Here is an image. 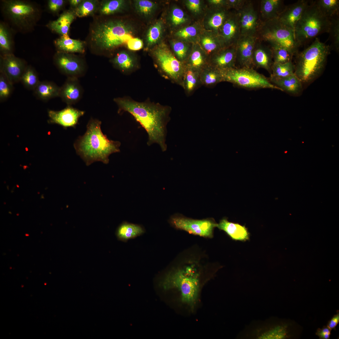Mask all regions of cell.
Returning <instances> with one entry per match:
<instances>
[{
  "label": "cell",
  "instance_id": "cell-53",
  "mask_svg": "<svg viewBox=\"0 0 339 339\" xmlns=\"http://www.w3.org/2000/svg\"><path fill=\"white\" fill-rule=\"evenodd\" d=\"M246 2L244 0H229L226 1V4L237 11L242 8Z\"/></svg>",
  "mask_w": 339,
  "mask_h": 339
},
{
  "label": "cell",
  "instance_id": "cell-46",
  "mask_svg": "<svg viewBox=\"0 0 339 339\" xmlns=\"http://www.w3.org/2000/svg\"><path fill=\"white\" fill-rule=\"evenodd\" d=\"M271 49L273 62L284 63L291 61L293 55L288 50L282 48Z\"/></svg>",
  "mask_w": 339,
  "mask_h": 339
},
{
  "label": "cell",
  "instance_id": "cell-54",
  "mask_svg": "<svg viewBox=\"0 0 339 339\" xmlns=\"http://www.w3.org/2000/svg\"><path fill=\"white\" fill-rule=\"evenodd\" d=\"M186 4L188 8L194 12H198L200 10L201 3L200 0H188Z\"/></svg>",
  "mask_w": 339,
  "mask_h": 339
},
{
  "label": "cell",
  "instance_id": "cell-25",
  "mask_svg": "<svg viewBox=\"0 0 339 339\" xmlns=\"http://www.w3.org/2000/svg\"><path fill=\"white\" fill-rule=\"evenodd\" d=\"M75 16L74 11H65L57 19L49 22L46 26L52 31L62 35H67Z\"/></svg>",
  "mask_w": 339,
  "mask_h": 339
},
{
  "label": "cell",
  "instance_id": "cell-28",
  "mask_svg": "<svg viewBox=\"0 0 339 339\" xmlns=\"http://www.w3.org/2000/svg\"><path fill=\"white\" fill-rule=\"evenodd\" d=\"M54 44L59 51L68 53L84 52L83 44L81 41L71 38L68 34L62 35L56 40Z\"/></svg>",
  "mask_w": 339,
  "mask_h": 339
},
{
  "label": "cell",
  "instance_id": "cell-30",
  "mask_svg": "<svg viewBox=\"0 0 339 339\" xmlns=\"http://www.w3.org/2000/svg\"><path fill=\"white\" fill-rule=\"evenodd\" d=\"M199 77L201 85L212 87L223 82V78L220 70L209 64L200 72Z\"/></svg>",
  "mask_w": 339,
  "mask_h": 339
},
{
  "label": "cell",
  "instance_id": "cell-9",
  "mask_svg": "<svg viewBox=\"0 0 339 339\" xmlns=\"http://www.w3.org/2000/svg\"><path fill=\"white\" fill-rule=\"evenodd\" d=\"M2 10L8 20L21 31L31 30L40 14L39 7L31 2L20 0L2 1Z\"/></svg>",
  "mask_w": 339,
  "mask_h": 339
},
{
  "label": "cell",
  "instance_id": "cell-11",
  "mask_svg": "<svg viewBox=\"0 0 339 339\" xmlns=\"http://www.w3.org/2000/svg\"><path fill=\"white\" fill-rule=\"evenodd\" d=\"M152 54L163 77L183 87L186 69L185 64L179 60L163 43L156 46Z\"/></svg>",
  "mask_w": 339,
  "mask_h": 339
},
{
  "label": "cell",
  "instance_id": "cell-32",
  "mask_svg": "<svg viewBox=\"0 0 339 339\" xmlns=\"http://www.w3.org/2000/svg\"><path fill=\"white\" fill-rule=\"evenodd\" d=\"M199 74V72L186 67L183 88L187 94H191L201 85Z\"/></svg>",
  "mask_w": 339,
  "mask_h": 339
},
{
  "label": "cell",
  "instance_id": "cell-6",
  "mask_svg": "<svg viewBox=\"0 0 339 339\" xmlns=\"http://www.w3.org/2000/svg\"><path fill=\"white\" fill-rule=\"evenodd\" d=\"M258 40L268 43L271 49H286L293 55L298 53L299 47L295 39L294 31L277 18L260 23L257 31Z\"/></svg>",
  "mask_w": 339,
  "mask_h": 339
},
{
  "label": "cell",
  "instance_id": "cell-24",
  "mask_svg": "<svg viewBox=\"0 0 339 339\" xmlns=\"http://www.w3.org/2000/svg\"><path fill=\"white\" fill-rule=\"evenodd\" d=\"M272 59L271 48L259 45L256 42L253 54V67L264 68L271 74L273 62Z\"/></svg>",
  "mask_w": 339,
  "mask_h": 339
},
{
  "label": "cell",
  "instance_id": "cell-4",
  "mask_svg": "<svg viewBox=\"0 0 339 339\" xmlns=\"http://www.w3.org/2000/svg\"><path fill=\"white\" fill-rule=\"evenodd\" d=\"M331 50L330 46L316 38L308 47L296 54L294 73L302 83H310L321 74Z\"/></svg>",
  "mask_w": 339,
  "mask_h": 339
},
{
  "label": "cell",
  "instance_id": "cell-47",
  "mask_svg": "<svg viewBox=\"0 0 339 339\" xmlns=\"http://www.w3.org/2000/svg\"><path fill=\"white\" fill-rule=\"evenodd\" d=\"M172 45L175 57L185 64L188 58L187 47L183 43L179 41H174Z\"/></svg>",
  "mask_w": 339,
  "mask_h": 339
},
{
  "label": "cell",
  "instance_id": "cell-27",
  "mask_svg": "<svg viewBox=\"0 0 339 339\" xmlns=\"http://www.w3.org/2000/svg\"><path fill=\"white\" fill-rule=\"evenodd\" d=\"M283 5L282 0H261L260 12L264 21L277 18L285 7Z\"/></svg>",
  "mask_w": 339,
  "mask_h": 339
},
{
  "label": "cell",
  "instance_id": "cell-45",
  "mask_svg": "<svg viewBox=\"0 0 339 339\" xmlns=\"http://www.w3.org/2000/svg\"><path fill=\"white\" fill-rule=\"evenodd\" d=\"M13 84L2 73H0V100H6L11 94L13 90Z\"/></svg>",
  "mask_w": 339,
  "mask_h": 339
},
{
  "label": "cell",
  "instance_id": "cell-20",
  "mask_svg": "<svg viewBox=\"0 0 339 339\" xmlns=\"http://www.w3.org/2000/svg\"><path fill=\"white\" fill-rule=\"evenodd\" d=\"M220 36L224 44L235 45L241 36L238 15L237 11L229 15L220 29Z\"/></svg>",
  "mask_w": 339,
  "mask_h": 339
},
{
  "label": "cell",
  "instance_id": "cell-5",
  "mask_svg": "<svg viewBox=\"0 0 339 339\" xmlns=\"http://www.w3.org/2000/svg\"><path fill=\"white\" fill-rule=\"evenodd\" d=\"M134 29L128 23L121 19L101 22L93 29L91 40L100 50H112L132 38Z\"/></svg>",
  "mask_w": 339,
  "mask_h": 339
},
{
  "label": "cell",
  "instance_id": "cell-15",
  "mask_svg": "<svg viewBox=\"0 0 339 339\" xmlns=\"http://www.w3.org/2000/svg\"><path fill=\"white\" fill-rule=\"evenodd\" d=\"M247 2L241 9L237 11L241 35L256 36L260 24L258 13L252 4Z\"/></svg>",
  "mask_w": 339,
  "mask_h": 339
},
{
  "label": "cell",
  "instance_id": "cell-34",
  "mask_svg": "<svg viewBox=\"0 0 339 339\" xmlns=\"http://www.w3.org/2000/svg\"><path fill=\"white\" fill-rule=\"evenodd\" d=\"M186 62V63L185 64L186 67L199 72L209 64L207 63L205 56L201 51L197 50L192 52Z\"/></svg>",
  "mask_w": 339,
  "mask_h": 339
},
{
  "label": "cell",
  "instance_id": "cell-40",
  "mask_svg": "<svg viewBox=\"0 0 339 339\" xmlns=\"http://www.w3.org/2000/svg\"><path fill=\"white\" fill-rule=\"evenodd\" d=\"M125 1L123 0H111L102 2L100 7V13L109 15L117 13L123 8Z\"/></svg>",
  "mask_w": 339,
  "mask_h": 339
},
{
  "label": "cell",
  "instance_id": "cell-2",
  "mask_svg": "<svg viewBox=\"0 0 339 339\" xmlns=\"http://www.w3.org/2000/svg\"><path fill=\"white\" fill-rule=\"evenodd\" d=\"M100 120L91 118L83 135L75 141L74 147L77 153L87 166L96 161L107 164L111 154L120 152L121 143L109 139L102 132Z\"/></svg>",
  "mask_w": 339,
  "mask_h": 339
},
{
  "label": "cell",
  "instance_id": "cell-37",
  "mask_svg": "<svg viewBox=\"0 0 339 339\" xmlns=\"http://www.w3.org/2000/svg\"><path fill=\"white\" fill-rule=\"evenodd\" d=\"M163 26L162 21L159 20L149 27L146 36L147 48L151 47L159 42L162 36Z\"/></svg>",
  "mask_w": 339,
  "mask_h": 339
},
{
  "label": "cell",
  "instance_id": "cell-42",
  "mask_svg": "<svg viewBox=\"0 0 339 339\" xmlns=\"http://www.w3.org/2000/svg\"><path fill=\"white\" fill-rule=\"evenodd\" d=\"M134 4L137 12L145 17H148L152 15L156 8L155 3L148 0H136Z\"/></svg>",
  "mask_w": 339,
  "mask_h": 339
},
{
  "label": "cell",
  "instance_id": "cell-7",
  "mask_svg": "<svg viewBox=\"0 0 339 339\" xmlns=\"http://www.w3.org/2000/svg\"><path fill=\"white\" fill-rule=\"evenodd\" d=\"M292 322L272 318L265 321H255L238 335V339H282L293 337L295 327Z\"/></svg>",
  "mask_w": 339,
  "mask_h": 339
},
{
  "label": "cell",
  "instance_id": "cell-17",
  "mask_svg": "<svg viewBox=\"0 0 339 339\" xmlns=\"http://www.w3.org/2000/svg\"><path fill=\"white\" fill-rule=\"evenodd\" d=\"M48 113L49 123L57 124L67 128H75L79 118L84 115L85 111L67 105L60 110H49Z\"/></svg>",
  "mask_w": 339,
  "mask_h": 339
},
{
  "label": "cell",
  "instance_id": "cell-26",
  "mask_svg": "<svg viewBox=\"0 0 339 339\" xmlns=\"http://www.w3.org/2000/svg\"><path fill=\"white\" fill-rule=\"evenodd\" d=\"M145 232V229L142 226L124 222L118 227L116 235L118 239L126 242L142 235Z\"/></svg>",
  "mask_w": 339,
  "mask_h": 339
},
{
  "label": "cell",
  "instance_id": "cell-52",
  "mask_svg": "<svg viewBox=\"0 0 339 339\" xmlns=\"http://www.w3.org/2000/svg\"><path fill=\"white\" fill-rule=\"evenodd\" d=\"M331 330L326 326H324L321 328L317 329L315 335L320 339H329L331 335Z\"/></svg>",
  "mask_w": 339,
  "mask_h": 339
},
{
  "label": "cell",
  "instance_id": "cell-48",
  "mask_svg": "<svg viewBox=\"0 0 339 339\" xmlns=\"http://www.w3.org/2000/svg\"><path fill=\"white\" fill-rule=\"evenodd\" d=\"M170 19L172 24L175 26L181 24L186 21L183 11L178 8H175L172 10Z\"/></svg>",
  "mask_w": 339,
  "mask_h": 339
},
{
  "label": "cell",
  "instance_id": "cell-44",
  "mask_svg": "<svg viewBox=\"0 0 339 339\" xmlns=\"http://www.w3.org/2000/svg\"><path fill=\"white\" fill-rule=\"evenodd\" d=\"M227 13L223 9L218 10L210 18L208 22L209 26L216 31L220 30L228 16Z\"/></svg>",
  "mask_w": 339,
  "mask_h": 339
},
{
  "label": "cell",
  "instance_id": "cell-29",
  "mask_svg": "<svg viewBox=\"0 0 339 339\" xmlns=\"http://www.w3.org/2000/svg\"><path fill=\"white\" fill-rule=\"evenodd\" d=\"M60 87L53 82L47 81H40L33 90L38 98L46 101L59 97Z\"/></svg>",
  "mask_w": 339,
  "mask_h": 339
},
{
  "label": "cell",
  "instance_id": "cell-33",
  "mask_svg": "<svg viewBox=\"0 0 339 339\" xmlns=\"http://www.w3.org/2000/svg\"><path fill=\"white\" fill-rule=\"evenodd\" d=\"M0 50L1 54L13 53V42L11 32L6 24H0Z\"/></svg>",
  "mask_w": 339,
  "mask_h": 339
},
{
  "label": "cell",
  "instance_id": "cell-19",
  "mask_svg": "<svg viewBox=\"0 0 339 339\" xmlns=\"http://www.w3.org/2000/svg\"><path fill=\"white\" fill-rule=\"evenodd\" d=\"M308 3V0H299L285 6L279 14L278 19L294 31L295 26L309 4Z\"/></svg>",
  "mask_w": 339,
  "mask_h": 339
},
{
  "label": "cell",
  "instance_id": "cell-13",
  "mask_svg": "<svg viewBox=\"0 0 339 339\" xmlns=\"http://www.w3.org/2000/svg\"><path fill=\"white\" fill-rule=\"evenodd\" d=\"M54 62L60 71L67 77H83L86 72L84 60L70 53L58 51L54 55Z\"/></svg>",
  "mask_w": 339,
  "mask_h": 339
},
{
  "label": "cell",
  "instance_id": "cell-23",
  "mask_svg": "<svg viewBox=\"0 0 339 339\" xmlns=\"http://www.w3.org/2000/svg\"><path fill=\"white\" fill-rule=\"evenodd\" d=\"M269 79L272 84L280 88L282 91H285L291 94H298L302 90V83L294 73L283 78L270 75Z\"/></svg>",
  "mask_w": 339,
  "mask_h": 339
},
{
  "label": "cell",
  "instance_id": "cell-56",
  "mask_svg": "<svg viewBox=\"0 0 339 339\" xmlns=\"http://www.w3.org/2000/svg\"><path fill=\"white\" fill-rule=\"evenodd\" d=\"M82 0H70L69 1V4L73 7L77 8L81 3Z\"/></svg>",
  "mask_w": 339,
  "mask_h": 339
},
{
  "label": "cell",
  "instance_id": "cell-8",
  "mask_svg": "<svg viewBox=\"0 0 339 339\" xmlns=\"http://www.w3.org/2000/svg\"><path fill=\"white\" fill-rule=\"evenodd\" d=\"M330 25V18L324 16L312 2L295 27V38L299 47L321 34L328 33Z\"/></svg>",
  "mask_w": 339,
  "mask_h": 339
},
{
  "label": "cell",
  "instance_id": "cell-18",
  "mask_svg": "<svg viewBox=\"0 0 339 339\" xmlns=\"http://www.w3.org/2000/svg\"><path fill=\"white\" fill-rule=\"evenodd\" d=\"M83 89L78 78L67 77L60 87L59 97L67 105L72 106L81 99Z\"/></svg>",
  "mask_w": 339,
  "mask_h": 339
},
{
  "label": "cell",
  "instance_id": "cell-21",
  "mask_svg": "<svg viewBox=\"0 0 339 339\" xmlns=\"http://www.w3.org/2000/svg\"><path fill=\"white\" fill-rule=\"evenodd\" d=\"M209 64L220 70L235 67L236 54L235 45L218 51L211 59Z\"/></svg>",
  "mask_w": 339,
  "mask_h": 339
},
{
  "label": "cell",
  "instance_id": "cell-49",
  "mask_svg": "<svg viewBox=\"0 0 339 339\" xmlns=\"http://www.w3.org/2000/svg\"><path fill=\"white\" fill-rule=\"evenodd\" d=\"M196 33V29L193 26H189L179 30L175 35L180 38L186 39L195 36Z\"/></svg>",
  "mask_w": 339,
  "mask_h": 339
},
{
  "label": "cell",
  "instance_id": "cell-36",
  "mask_svg": "<svg viewBox=\"0 0 339 339\" xmlns=\"http://www.w3.org/2000/svg\"><path fill=\"white\" fill-rule=\"evenodd\" d=\"M314 2L319 9L325 16L329 18L339 14V0H317Z\"/></svg>",
  "mask_w": 339,
  "mask_h": 339
},
{
  "label": "cell",
  "instance_id": "cell-38",
  "mask_svg": "<svg viewBox=\"0 0 339 339\" xmlns=\"http://www.w3.org/2000/svg\"><path fill=\"white\" fill-rule=\"evenodd\" d=\"M20 81L26 89L34 90L40 81L36 71L32 67L27 66Z\"/></svg>",
  "mask_w": 339,
  "mask_h": 339
},
{
  "label": "cell",
  "instance_id": "cell-39",
  "mask_svg": "<svg viewBox=\"0 0 339 339\" xmlns=\"http://www.w3.org/2000/svg\"><path fill=\"white\" fill-rule=\"evenodd\" d=\"M294 65L291 61L284 63L273 62L270 75L277 77H285L294 74Z\"/></svg>",
  "mask_w": 339,
  "mask_h": 339
},
{
  "label": "cell",
  "instance_id": "cell-22",
  "mask_svg": "<svg viewBox=\"0 0 339 339\" xmlns=\"http://www.w3.org/2000/svg\"><path fill=\"white\" fill-rule=\"evenodd\" d=\"M217 227L233 240L245 242L250 239V233L245 226L229 222L226 218L220 220Z\"/></svg>",
  "mask_w": 339,
  "mask_h": 339
},
{
  "label": "cell",
  "instance_id": "cell-50",
  "mask_svg": "<svg viewBox=\"0 0 339 339\" xmlns=\"http://www.w3.org/2000/svg\"><path fill=\"white\" fill-rule=\"evenodd\" d=\"M65 1L63 0H49L47 2V8L51 13L58 12L63 6Z\"/></svg>",
  "mask_w": 339,
  "mask_h": 339
},
{
  "label": "cell",
  "instance_id": "cell-51",
  "mask_svg": "<svg viewBox=\"0 0 339 339\" xmlns=\"http://www.w3.org/2000/svg\"><path fill=\"white\" fill-rule=\"evenodd\" d=\"M143 41L138 38H132L127 42V47L131 50L137 51L142 49L143 47Z\"/></svg>",
  "mask_w": 339,
  "mask_h": 339
},
{
  "label": "cell",
  "instance_id": "cell-14",
  "mask_svg": "<svg viewBox=\"0 0 339 339\" xmlns=\"http://www.w3.org/2000/svg\"><path fill=\"white\" fill-rule=\"evenodd\" d=\"M28 65L25 61L13 53L0 54V73L13 84L20 81Z\"/></svg>",
  "mask_w": 339,
  "mask_h": 339
},
{
  "label": "cell",
  "instance_id": "cell-10",
  "mask_svg": "<svg viewBox=\"0 0 339 339\" xmlns=\"http://www.w3.org/2000/svg\"><path fill=\"white\" fill-rule=\"evenodd\" d=\"M223 82H226L242 88L249 89H270L282 91L269 79L253 68L235 67L220 70Z\"/></svg>",
  "mask_w": 339,
  "mask_h": 339
},
{
  "label": "cell",
  "instance_id": "cell-35",
  "mask_svg": "<svg viewBox=\"0 0 339 339\" xmlns=\"http://www.w3.org/2000/svg\"><path fill=\"white\" fill-rule=\"evenodd\" d=\"M330 25L328 33L331 42L330 46L331 50L339 51V14L330 18Z\"/></svg>",
  "mask_w": 339,
  "mask_h": 339
},
{
  "label": "cell",
  "instance_id": "cell-1",
  "mask_svg": "<svg viewBox=\"0 0 339 339\" xmlns=\"http://www.w3.org/2000/svg\"><path fill=\"white\" fill-rule=\"evenodd\" d=\"M118 107V113L127 112L132 115L146 132L147 144L159 145L164 150V131L168 108L158 103L139 102L127 97L114 99Z\"/></svg>",
  "mask_w": 339,
  "mask_h": 339
},
{
  "label": "cell",
  "instance_id": "cell-43",
  "mask_svg": "<svg viewBox=\"0 0 339 339\" xmlns=\"http://www.w3.org/2000/svg\"><path fill=\"white\" fill-rule=\"evenodd\" d=\"M202 45L208 54L218 50L223 47L224 43L223 39L214 38L211 36H205L202 40Z\"/></svg>",
  "mask_w": 339,
  "mask_h": 339
},
{
  "label": "cell",
  "instance_id": "cell-16",
  "mask_svg": "<svg viewBox=\"0 0 339 339\" xmlns=\"http://www.w3.org/2000/svg\"><path fill=\"white\" fill-rule=\"evenodd\" d=\"M256 36L241 35L235 44L236 63L239 67L253 68V56Z\"/></svg>",
  "mask_w": 339,
  "mask_h": 339
},
{
  "label": "cell",
  "instance_id": "cell-12",
  "mask_svg": "<svg viewBox=\"0 0 339 339\" xmlns=\"http://www.w3.org/2000/svg\"><path fill=\"white\" fill-rule=\"evenodd\" d=\"M170 225L175 228L200 236L211 238L217 224L214 219L207 218L195 219L187 218L181 214H175L169 220Z\"/></svg>",
  "mask_w": 339,
  "mask_h": 339
},
{
  "label": "cell",
  "instance_id": "cell-31",
  "mask_svg": "<svg viewBox=\"0 0 339 339\" xmlns=\"http://www.w3.org/2000/svg\"><path fill=\"white\" fill-rule=\"evenodd\" d=\"M113 64L123 72H128L135 65V60L128 52L122 51L117 53L112 59Z\"/></svg>",
  "mask_w": 339,
  "mask_h": 339
},
{
  "label": "cell",
  "instance_id": "cell-3",
  "mask_svg": "<svg viewBox=\"0 0 339 339\" xmlns=\"http://www.w3.org/2000/svg\"><path fill=\"white\" fill-rule=\"evenodd\" d=\"M201 277L200 271L194 266H187L168 273L160 285L165 290H177L182 302L193 309L199 300L201 287Z\"/></svg>",
  "mask_w": 339,
  "mask_h": 339
},
{
  "label": "cell",
  "instance_id": "cell-55",
  "mask_svg": "<svg viewBox=\"0 0 339 339\" xmlns=\"http://www.w3.org/2000/svg\"><path fill=\"white\" fill-rule=\"evenodd\" d=\"M339 323V312L337 311L336 313L329 320L326 326L331 330L333 329L336 330V328Z\"/></svg>",
  "mask_w": 339,
  "mask_h": 339
},
{
  "label": "cell",
  "instance_id": "cell-41",
  "mask_svg": "<svg viewBox=\"0 0 339 339\" xmlns=\"http://www.w3.org/2000/svg\"><path fill=\"white\" fill-rule=\"evenodd\" d=\"M98 5L96 0H83L74 11L75 15L83 17L92 15L97 9Z\"/></svg>",
  "mask_w": 339,
  "mask_h": 339
}]
</instances>
